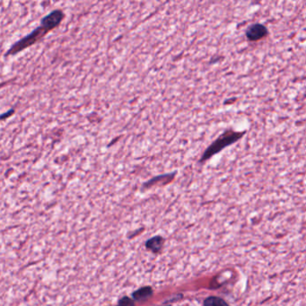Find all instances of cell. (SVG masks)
I'll return each instance as SVG.
<instances>
[{"label":"cell","mask_w":306,"mask_h":306,"mask_svg":"<svg viewBox=\"0 0 306 306\" xmlns=\"http://www.w3.org/2000/svg\"><path fill=\"white\" fill-rule=\"evenodd\" d=\"M245 131H235L234 130H226L207 148L201 155L199 160L200 162H205L211 159L216 153H220L224 149L236 143L243 139L245 135Z\"/></svg>","instance_id":"7a4b0ae2"},{"label":"cell","mask_w":306,"mask_h":306,"mask_svg":"<svg viewBox=\"0 0 306 306\" xmlns=\"http://www.w3.org/2000/svg\"><path fill=\"white\" fill-rule=\"evenodd\" d=\"M63 18L64 14L61 10H54L50 14H47L45 17L41 20V25L35 30H33L30 34H28L27 36L15 42L6 52V56L17 54L20 51L33 45L37 41H40L41 38L45 36L48 32L57 27L59 23H61Z\"/></svg>","instance_id":"6da1fadb"},{"label":"cell","mask_w":306,"mask_h":306,"mask_svg":"<svg viewBox=\"0 0 306 306\" xmlns=\"http://www.w3.org/2000/svg\"><path fill=\"white\" fill-rule=\"evenodd\" d=\"M245 35L249 41L256 42L265 39L266 37L269 35V31L262 23H252L247 28Z\"/></svg>","instance_id":"3957f363"},{"label":"cell","mask_w":306,"mask_h":306,"mask_svg":"<svg viewBox=\"0 0 306 306\" xmlns=\"http://www.w3.org/2000/svg\"><path fill=\"white\" fill-rule=\"evenodd\" d=\"M150 294H151L150 288H146L141 289V290L138 291V292H136L134 294V297H136V299H143V298L149 297Z\"/></svg>","instance_id":"5b68a950"},{"label":"cell","mask_w":306,"mask_h":306,"mask_svg":"<svg viewBox=\"0 0 306 306\" xmlns=\"http://www.w3.org/2000/svg\"><path fill=\"white\" fill-rule=\"evenodd\" d=\"M117 306H134V303L130 298L125 297V298L121 300Z\"/></svg>","instance_id":"8992f818"},{"label":"cell","mask_w":306,"mask_h":306,"mask_svg":"<svg viewBox=\"0 0 306 306\" xmlns=\"http://www.w3.org/2000/svg\"><path fill=\"white\" fill-rule=\"evenodd\" d=\"M204 306H229V305L220 297H210L204 301Z\"/></svg>","instance_id":"277c9868"}]
</instances>
